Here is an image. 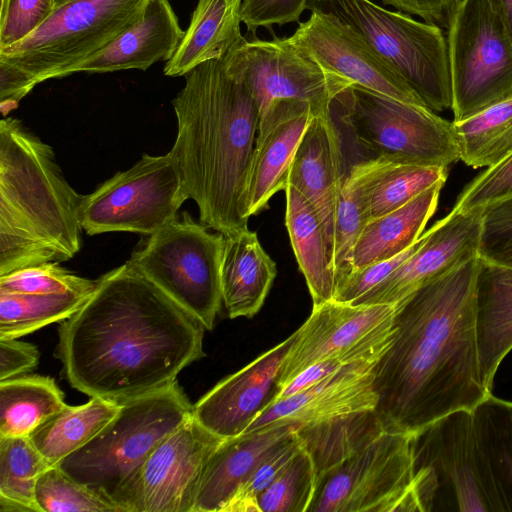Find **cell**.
I'll return each instance as SVG.
<instances>
[{
    "mask_svg": "<svg viewBox=\"0 0 512 512\" xmlns=\"http://www.w3.org/2000/svg\"><path fill=\"white\" fill-rule=\"evenodd\" d=\"M489 2L502 19L512 40V0H489Z\"/></svg>",
    "mask_w": 512,
    "mask_h": 512,
    "instance_id": "51",
    "label": "cell"
},
{
    "mask_svg": "<svg viewBox=\"0 0 512 512\" xmlns=\"http://www.w3.org/2000/svg\"><path fill=\"white\" fill-rule=\"evenodd\" d=\"M512 198V154L473 179L459 195L453 211L482 213L490 205Z\"/></svg>",
    "mask_w": 512,
    "mask_h": 512,
    "instance_id": "43",
    "label": "cell"
},
{
    "mask_svg": "<svg viewBox=\"0 0 512 512\" xmlns=\"http://www.w3.org/2000/svg\"><path fill=\"white\" fill-rule=\"evenodd\" d=\"M306 9L332 16L350 28L427 108L452 109L447 38L440 26L387 10L371 0H309Z\"/></svg>",
    "mask_w": 512,
    "mask_h": 512,
    "instance_id": "7",
    "label": "cell"
},
{
    "mask_svg": "<svg viewBox=\"0 0 512 512\" xmlns=\"http://www.w3.org/2000/svg\"><path fill=\"white\" fill-rule=\"evenodd\" d=\"M422 242L423 234L411 247L401 254L352 271L347 277L337 283L333 300L351 304L385 280L418 249Z\"/></svg>",
    "mask_w": 512,
    "mask_h": 512,
    "instance_id": "46",
    "label": "cell"
},
{
    "mask_svg": "<svg viewBox=\"0 0 512 512\" xmlns=\"http://www.w3.org/2000/svg\"><path fill=\"white\" fill-rule=\"evenodd\" d=\"M276 264L248 228L225 237L221 264L222 301L230 318H251L264 304Z\"/></svg>",
    "mask_w": 512,
    "mask_h": 512,
    "instance_id": "26",
    "label": "cell"
},
{
    "mask_svg": "<svg viewBox=\"0 0 512 512\" xmlns=\"http://www.w3.org/2000/svg\"><path fill=\"white\" fill-rule=\"evenodd\" d=\"M309 0H242L241 21L250 32L259 27L299 22Z\"/></svg>",
    "mask_w": 512,
    "mask_h": 512,
    "instance_id": "47",
    "label": "cell"
},
{
    "mask_svg": "<svg viewBox=\"0 0 512 512\" xmlns=\"http://www.w3.org/2000/svg\"><path fill=\"white\" fill-rule=\"evenodd\" d=\"M369 220L392 212L438 182L448 167L397 163L374 157L352 165Z\"/></svg>",
    "mask_w": 512,
    "mask_h": 512,
    "instance_id": "30",
    "label": "cell"
},
{
    "mask_svg": "<svg viewBox=\"0 0 512 512\" xmlns=\"http://www.w3.org/2000/svg\"><path fill=\"white\" fill-rule=\"evenodd\" d=\"M285 224L299 270L309 289L313 306L333 300L336 279L332 252L321 221L311 203L287 185Z\"/></svg>",
    "mask_w": 512,
    "mask_h": 512,
    "instance_id": "29",
    "label": "cell"
},
{
    "mask_svg": "<svg viewBox=\"0 0 512 512\" xmlns=\"http://www.w3.org/2000/svg\"><path fill=\"white\" fill-rule=\"evenodd\" d=\"M49 467L28 437L0 438V511L41 512L35 487Z\"/></svg>",
    "mask_w": 512,
    "mask_h": 512,
    "instance_id": "37",
    "label": "cell"
},
{
    "mask_svg": "<svg viewBox=\"0 0 512 512\" xmlns=\"http://www.w3.org/2000/svg\"><path fill=\"white\" fill-rule=\"evenodd\" d=\"M79 195L50 145L13 117L0 121V276L73 258L82 246Z\"/></svg>",
    "mask_w": 512,
    "mask_h": 512,
    "instance_id": "4",
    "label": "cell"
},
{
    "mask_svg": "<svg viewBox=\"0 0 512 512\" xmlns=\"http://www.w3.org/2000/svg\"><path fill=\"white\" fill-rule=\"evenodd\" d=\"M477 270L475 256L395 304L392 340L373 368L375 410L388 429L416 433L491 393L477 352Z\"/></svg>",
    "mask_w": 512,
    "mask_h": 512,
    "instance_id": "2",
    "label": "cell"
},
{
    "mask_svg": "<svg viewBox=\"0 0 512 512\" xmlns=\"http://www.w3.org/2000/svg\"><path fill=\"white\" fill-rule=\"evenodd\" d=\"M192 416L193 405L176 380L120 403L114 418L58 466L119 507L121 495L153 450Z\"/></svg>",
    "mask_w": 512,
    "mask_h": 512,
    "instance_id": "6",
    "label": "cell"
},
{
    "mask_svg": "<svg viewBox=\"0 0 512 512\" xmlns=\"http://www.w3.org/2000/svg\"><path fill=\"white\" fill-rule=\"evenodd\" d=\"M296 430L261 460L222 512H260L258 496L280 475L302 447Z\"/></svg>",
    "mask_w": 512,
    "mask_h": 512,
    "instance_id": "42",
    "label": "cell"
},
{
    "mask_svg": "<svg viewBox=\"0 0 512 512\" xmlns=\"http://www.w3.org/2000/svg\"><path fill=\"white\" fill-rule=\"evenodd\" d=\"M40 359L38 348L17 338L0 339V381L26 375Z\"/></svg>",
    "mask_w": 512,
    "mask_h": 512,
    "instance_id": "48",
    "label": "cell"
},
{
    "mask_svg": "<svg viewBox=\"0 0 512 512\" xmlns=\"http://www.w3.org/2000/svg\"><path fill=\"white\" fill-rule=\"evenodd\" d=\"M444 183L438 182L400 208L370 219L354 245L352 271L393 258L411 247L434 214Z\"/></svg>",
    "mask_w": 512,
    "mask_h": 512,
    "instance_id": "28",
    "label": "cell"
},
{
    "mask_svg": "<svg viewBox=\"0 0 512 512\" xmlns=\"http://www.w3.org/2000/svg\"><path fill=\"white\" fill-rule=\"evenodd\" d=\"M176 159L143 154L129 169L117 172L92 193L82 195L79 220L90 236L133 232L150 236L173 221L187 200Z\"/></svg>",
    "mask_w": 512,
    "mask_h": 512,
    "instance_id": "13",
    "label": "cell"
},
{
    "mask_svg": "<svg viewBox=\"0 0 512 512\" xmlns=\"http://www.w3.org/2000/svg\"><path fill=\"white\" fill-rule=\"evenodd\" d=\"M209 229L184 211L148 236L128 262L205 329L212 330L223 303L225 236Z\"/></svg>",
    "mask_w": 512,
    "mask_h": 512,
    "instance_id": "10",
    "label": "cell"
},
{
    "mask_svg": "<svg viewBox=\"0 0 512 512\" xmlns=\"http://www.w3.org/2000/svg\"><path fill=\"white\" fill-rule=\"evenodd\" d=\"M312 114L306 101L278 99L259 116L248 178L250 217L266 209L274 194L285 190L292 159Z\"/></svg>",
    "mask_w": 512,
    "mask_h": 512,
    "instance_id": "21",
    "label": "cell"
},
{
    "mask_svg": "<svg viewBox=\"0 0 512 512\" xmlns=\"http://www.w3.org/2000/svg\"><path fill=\"white\" fill-rule=\"evenodd\" d=\"M346 174L342 140L332 111L313 113L292 159L287 185L297 189L315 209L331 252L337 202Z\"/></svg>",
    "mask_w": 512,
    "mask_h": 512,
    "instance_id": "22",
    "label": "cell"
},
{
    "mask_svg": "<svg viewBox=\"0 0 512 512\" xmlns=\"http://www.w3.org/2000/svg\"><path fill=\"white\" fill-rule=\"evenodd\" d=\"M296 337L297 331L218 382L193 405V418L223 439L244 433L276 401L281 366Z\"/></svg>",
    "mask_w": 512,
    "mask_h": 512,
    "instance_id": "18",
    "label": "cell"
},
{
    "mask_svg": "<svg viewBox=\"0 0 512 512\" xmlns=\"http://www.w3.org/2000/svg\"><path fill=\"white\" fill-rule=\"evenodd\" d=\"M67 1H69V0H54V2H55V8H56L57 6H59V5L63 4V3H65V2H67Z\"/></svg>",
    "mask_w": 512,
    "mask_h": 512,
    "instance_id": "53",
    "label": "cell"
},
{
    "mask_svg": "<svg viewBox=\"0 0 512 512\" xmlns=\"http://www.w3.org/2000/svg\"><path fill=\"white\" fill-rule=\"evenodd\" d=\"M288 39L323 69L351 84L426 107L390 65L332 16L311 12L309 19L301 22Z\"/></svg>",
    "mask_w": 512,
    "mask_h": 512,
    "instance_id": "17",
    "label": "cell"
},
{
    "mask_svg": "<svg viewBox=\"0 0 512 512\" xmlns=\"http://www.w3.org/2000/svg\"><path fill=\"white\" fill-rule=\"evenodd\" d=\"M447 29L453 122L512 98V40L489 0H462Z\"/></svg>",
    "mask_w": 512,
    "mask_h": 512,
    "instance_id": "12",
    "label": "cell"
},
{
    "mask_svg": "<svg viewBox=\"0 0 512 512\" xmlns=\"http://www.w3.org/2000/svg\"><path fill=\"white\" fill-rule=\"evenodd\" d=\"M331 110L374 157L438 167L460 160L453 123L427 107L350 84L333 99Z\"/></svg>",
    "mask_w": 512,
    "mask_h": 512,
    "instance_id": "8",
    "label": "cell"
},
{
    "mask_svg": "<svg viewBox=\"0 0 512 512\" xmlns=\"http://www.w3.org/2000/svg\"><path fill=\"white\" fill-rule=\"evenodd\" d=\"M471 415L477 448L502 512H512V402L490 393Z\"/></svg>",
    "mask_w": 512,
    "mask_h": 512,
    "instance_id": "32",
    "label": "cell"
},
{
    "mask_svg": "<svg viewBox=\"0 0 512 512\" xmlns=\"http://www.w3.org/2000/svg\"><path fill=\"white\" fill-rule=\"evenodd\" d=\"M395 305H352L334 300L313 306L298 328L279 377L281 388L312 364L378 361L394 333Z\"/></svg>",
    "mask_w": 512,
    "mask_h": 512,
    "instance_id": "14",
    "label": "cell"
},
{
    "mask_svg": "<svg viewBox=\"0 0 512 512\" xmlns=\"http://www.w3.org/2000/svg\"><path fill=\"white\" fill-rule=\"evenodd\" d=\"M377 361L344 365L312 387L281 399L263 411L245 432L266 426L316 424L353 413L375 410L378 396L373 368Z\"/></svg>",
    "mask_w": 512,
    "mask_h": 512,
    "instance_id": "20",
    "label": "cell"
},
{
    "mask_svg": "<svg viewBox=\"0 0 512 512\" xmlns=\"http://www.w3.org/2000/svg\"><path fill=\"white\" fill-rule=\"evenodd\" d=\"M344 365L347 364H344L339 360H326L312 364L281 388L276 401L295 395L312 387L329 375L338 371Z\"/></svg>",
    "mask_w": 512,
    "mask_h": 512,
    "instance_id": "50",
    "label": "cell"
},
{
    "mask_svg": "<svg viewBox=\"0 0 512 512\" xmlns=\"http://www.w3.org/2000/svg\"><path fill=\"white\" fill-rule=\"evenodd\" d=\"M54 9V0H9L0 11V49L27 37Z\"/></svg>",
    "mask_w": 512,
    "mask_h": 512,
    "instance_id": "45",
    "label": "cell"
},
{
    "mask_svg": "<svg viewBox=\"0 0 512 512\" xmlns=\"http://www.w3.org/2000/svg\"><path fill=\"white\" fill-rule=\"evenodd\" d=\"M475 334L480 375L491 391L496 371L512 349V268L478 256Z\"/></svg>",
    "mask_w": 512,
    "mask_h": 512,
    "instance_id": "25",
    "label": "cell"
},
{
    "mask_svg": "<svg viewBox=\"0 0 512 512\" xmlns=\"http://www.w3.org/2000/svg\"><path fill=\"white\" fill-rule=\"evenodd\" d=\"M172 100L177 136L171 154L200 222L225 237L248 228L247 192L259 108L224 58L185 76Z\"/></svg>",
    "mask_w": 512,
    "mask_h": 512,
    "instance_id": "3",
    "label": "cell"
},
{
    "mask_svg": "<svg viewBox=\"0 0 512 512\" xmlns=\"http://www.w3.org/2000/svg\"><path fill=\"white\" fill-rule=\"evenodd\" d=\"M397 10L417 15L425 22L448 27L450 20L462 0H381Z\"/></svg>",
    "mask_w": 512,
    "mask_h": 512,
    "instance_id": "49",
    "label": "cell"
},
{
    "mask_svg": "<svg viewBox=\"0 0 512 512\" xmlns=\"http://www.w3.org/2000/svg\"><path fill=\"white\" fill-rule=\"evenodd\" d=\"M368 221L358 175L351 166L339 194L334 222L332 260L336 285L352 272L353 248Z\"/></svg>",
    "mask_w": 512,
    "mask_h": 512,
    "instance_id": "38",
    "label": "cell"
},
{
    "mask_svg": "<svg viewBox=\"0 0 512 512\" xmlns=\"http://www.w3.org/2000/svg\"><path fill=\"white\" fill-rule=\"evenodd\" d=\"M8 1L9 0H0V2H1V4H0V11L5 9V7L7 6Z\"/></svg>",
    "mask_w": 512,
    "mask_h": 512,
    "instance_id": "52",
    "label": "cell"
},
{
    "mask_svg": "<svg viewBox=\"0 0 512 512\" xmlns=\"http://www.w3.org/2000/svg\"><path fill=\"white\" fill-rule=\"evenodd\" d=\"M120 403L92 397L78 406L65 405L28 436L50 466L58 465L93 439L117 414Z\"/></svg>",
    "mask_w": 512,
    "mask_h": 512,
    "instance_id": "31",
    "label": "cell"
},
{
    "mask_svg": "<svg viewBox=\"0 0 512 512\" xmlns=\"http://www.w3.org/2000/svg\"><path fill=\"white\" fill-rule=\"evenodd\" d=\"M97 280L81 277L62 267L58 261L21 268L0 276V292L60 293L93 291Z\"/></svg>",
    "mask_w": 512,
    "mask_h": 512,
    "instance_id": "41",
    "label": "cell"
},
{
    "mask_svg": "<svg viewBox=\"0 0 512 512\" xmlns=\"http://www.w3.org/2000/svg\"><path fill=\"white\" fill-rule=\"evenodd\" d=\"M316 489L313 460L303 444L280 475L258 496L260 512H308Z\"/></svg>",
    "mask_w": 512,
    "mask_h": 512,
    "instance_id": "39",
    "label": "cell"
},
{
    "mask_svg": "<svg viewBox=\"0 0 512 512\" xmlns=\"http://www.w3.org/2000/svg\"><path fill=\"white\" fill-rule=\"evenodd\" d=\"M224 61L229 71L247 86L258 105L259 116L278 99L306 101L315 114L330 111L333 99L351 84L323 69L288 37L243 38Z\"/></svg>",
    "mask_w": 512,
    "mask_h": 512,
    "instance_id": "15",
    "label": "cell"
},
{
    "mask_svg": "<svg viewBox=\"0 0 512 512\" xmlns=\"http://www.w3.org/2000/svg\"><path fill=\"white\" fill-rule=\"evenodd\" d=\"M452 123L466 165L490 168L512 154V98Z\"/></svg>",
    "mask_w": 512,
    "mask_h": 512,
    "instance_id": "35",
    "label": "cell"
},
{
    "mask_svg": "<svg viewBox=\"0 0 512 512\" xmlns=\"http://www.w3.org/2000/svg\"><path fill=\"white\" fill-rule=\"evenodd\" d=\"M386 429L377 411L369 410L301 426L296 432L313 460L317 478Z\"/></svg>",
    "mask_w": 512,
    "mask_h": 512,
    "instance_id": "33",
    "label": "cell"
},
{
    "mask_svg": "<svg viewBox=\"0 0 512 512\" xmlns=\"http://www.w3.org/2000/svg\"><path fill=\"white\" fill-rule=\"evenodd\" d=\"M150 0H69L21 41L0 49V94L19 102L44 81L73 74L143 16Z\"/></svg>",
    "mask_w": 512,
    "mask_h": 512,
    "instance_id": "5",
    "label": "cell"
},
{
    "mask_svg": "<svg viewBox=\"0 0 512 512\" xmlns=\"http://www.w3.org/2000/svg\"><path fill=\"white\" fill-rule=\"evenodd\" d=\"M420 512H502L477 448L471 411L457 410L413 433Z\"/></svg>",
    "mask_w": 512,
    "mask_h": 512,
    "instance_id": "9",
    "label": "cell"
},
{
    "mask_svg": "<svg viewBox=\"0 0 512 512\" xmlns=\"http://www.w3.org/2000/svg\"><path fill=\"white\" fill-rule=\"evenodd\" d=\"M204 330L127 261L61 322L55 356L71 387L122 403L175 382L205 357Z\"/></svg>",
    "mask_w": 512,
    "mask_h": 512,
    "instance_id": "1",
    "label": "cell"
},
{
    "mask_svg": "<svg viewBox=\"0 0 512 512\" xmlns=\"http://www.w3.org/2000/svg\"><path fill=\"white\" fill-rule=\"evenodd\" d=\"M241 4L242 0H198L175 53L166 61L164 74L185 76L206 61L224 58L244 38Z\"/></svg>",
    "mask_w": 512,
    "mask_h": 512,
    "instance_id": "27",
    "label": "cell"
},
{
    "mask_svg": "<svg viewBox=\"0 0 512 512\" xmlns=\"http://www.w3.org/2000/svg\"><path fill=\"white\" fill-rule=\"evenodd\" d=\"M184 31L168 0H150L141 19L105 49L73 71L108 73L129 69L147 70L175 53Z\"/></svg>",
    "mask_w": 512,
    "mask_h": 512,
    "instance_id": "24",
    "label": "cell"
},
{
    "mask_svg": "<svg viewBox=\"0 0 512 512\" xmlns=\"http://www.w3.org/2000/svg\"><path fill=\"white\" fill-rule=\"evenodd\" d=\"M296 429L266 426L223 439L203 469L194 512H222L261 460Z\"/></svg>",
    "mask_w": 512,
    "mask_h": 512,
    "instance_id": "23",
    "label": "cell"
},
{
    "mask_svg": "<svg viewBox=\"0 0 512 512\" xmlns=\"http://www.w3.org/2000/svg\"><path fill=\"white\" fill-rule=\"evenodd\" d=\"M222 440L192 416L153 450L119 507L123 512H194L203 469Z\"/></svg>",
    "mask_w": 512,
    "mask_h": 512,
    "instance_id": "16",
    "label": "cell"
},
{
    "mask_svg": "<svg viewBox=\"0 0 512 512\" xmlns=\"http://www.w3.org/2000/svg\"><path fill=\"white\" fill-rule=\"evenodd\" d=\"M413 433L386 429L316 478L308 512L420 511Z\"/></svg>",
    "mask_w": 512,
    "mask_h": 512,
    "instance_id": "11",
    "label": "cell"
},
{
    "mask_svg": "<svg viewBox=\"0 0 512 512\" xmlns=\"http://www.w3.org/2000/svg\"><path fill=\"white\" fill-rule=\"evenodd\" d=\"M478 256L512 268V198L482 211Z\"/></svg>",
    "mask_w": 512,
    "mask_h": 512,
    "instance_id": "44",
    "label": "cell"
},
{
    "mask_svg": "<svg viewBox=\"0 0 512 512\" xmlns=\"http://www.w3.org/2000/svg\"><path fill=\"white\" fill-rule=\"evenodd\" d=\"M93 291L0 292V339H19L49 324L63 322L84 305Z\"/></svg>",
    "mask_w": 512,
    "mask_h": 512,
    "instance_id": "36",
    "label": "cell"
},
{
    "mask_svg": "<svg viewBox=\"0 0 512 512\" xmlns=\"http://www.w3.org/2000/svg\"><path fill=\"white\" fill-rule=\"evenodd\" d=\"M65 405L52 377L26 374L0 381V438L28 437Z\"/></svg>",
    "mask_w": 512,
    "mask_h": 512,
    "instance_id": "34",
    "label": "cell"
},
{
    "mask_svg": "<svg viewBox=\"0 0 512 512\" xmlns=\"http://www.w3.org/2000/svg\"><path fill=\"white\" fill-rule=\"evenodd\" d=\"M481 213L451 210L426 233L418 249L352 305H395L423 284L478 256Z\"/></svg>",
    "mask_w": 512,
    "mask_h": 512,
    "instance_id": "19",
    "label": "cell"
},
{
    "mask_svg": "<svg viewBox=\"0 0 512 512\" xmlns=\"http://www.w3.org/2000/svg\"><path fill=\"white\" fill-rule=\"evenodd\" d=\"M35 498L41 512H122L117 505L70 477L58 465L40 475Z\"/></svg>",
    "mask_w": 512,
    "mask_h": 512,
    "instance_id": "40",
    "label": "cell"
}]
</instances>
